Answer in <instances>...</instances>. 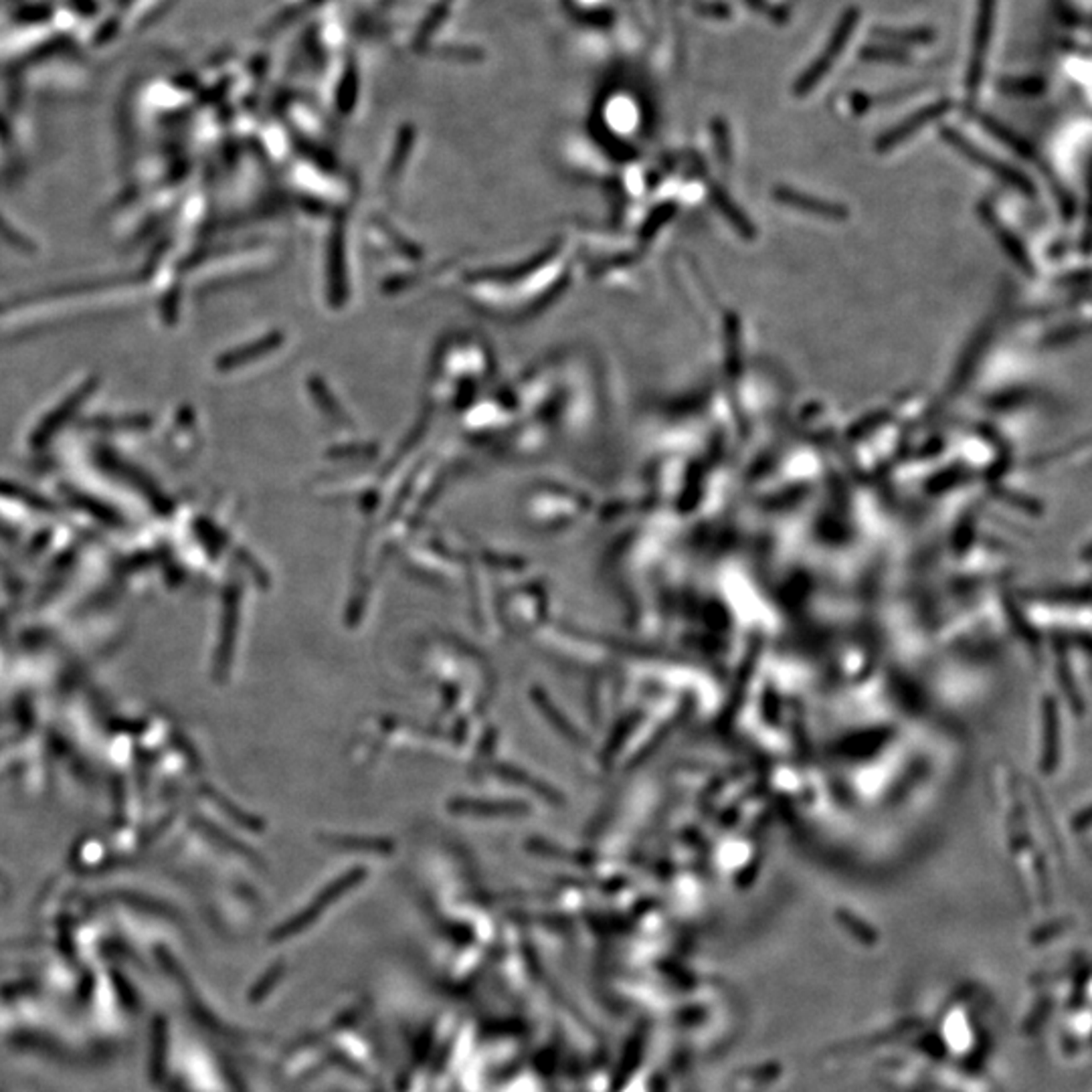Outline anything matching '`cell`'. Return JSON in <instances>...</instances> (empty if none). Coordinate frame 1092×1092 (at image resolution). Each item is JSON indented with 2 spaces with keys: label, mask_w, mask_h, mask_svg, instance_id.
I'll return each mask as SVG.
<instances>
[{
  "label": "cell",
  "mask_w": 1092,
  "mask_h": 1092,
  "mask_svg": "<svg viewBox=\"0 0 1092 1092\" xmlns=\"http://www.w3.org/2000/svg\"><path fill=\"white\" fill-rule=\"evenodd\" d=\"M713 132H714L716 148H718V152H720L718 156L726 162V160H729V156H730V140H729V128H726L723 118H720V120L716 118L714 123H713Z\"/></svg>",
  "instance_id": "12"
},
{
  "label": "cell",
  "mask_w": 1092,
  "mask_h": 1092,
  "mask_svg": "<svg viewBox=\"0 0 1092 1092\" xmlns=\"http://www.w3.org/2000/svg\"><path fill=\"white\" fill-rule=\"evenodd\" d=\"M775 196H777V201L783 202V205L792 206V209L809 212V215H819L832 221H842L848 217V211L844 209L842 205H838V202L819 199V196L807 195V192H799L795 189H789V186H779V189L775 191Z\"/></svg>",
  "instance_id": "5"
},
{
  "label": "cell",
  "mask_w": 1092,
  "mask_h": 1092,
  "mask_svg": "<svg viewBox=\"0 0 1092 1092\" xmlns=\"http://www.w3.org/2000/svg\"><path fill=\"white\" fill-rule=\"evenodd\" d=\"M973 118H975V120L980 122L981 126L985 128L987 132H990V134L995 136L997 140L1001 142V144L1011 148V150H1014L1016 154L1026 158V160H1036V150L1032 148L1030 142L1024 140L1021 136H1017L1016 132L1010 130V128L1003 126L1001 122L995 120V118L987 116V113H981V112H973Z\"/></svg>",
  "instance_id": "6"
},
{
  "label": "cell",
  "mask_w": 1092,
  "mask_h": 1092,
  "mask_svg": "<svg viewBox=\"0 0 1092 1092\" xmlns=\"http://www.w3.org/2000/svg\"><path fill=\"white\" fill-rule=\"evenodd\" d=\"M874 37L880 39L882 43H888V45L904 49L911 45H931L933 39H935V31L927 27H918V29L878 27L874 29Z\"/></svg>",
  "instance_id": "7"
},
{
  "label": "cell",
  "mask_w": 1092,
  "mask_h": 1092,
  "mask_svg": "<svg viewBox=\"0 0 1092 1092\" xmlns=\"http://www.w3.org/2000/svg\"><path fill=\"white\" fill-rule=\"evenodd\" d=\"M696 11H698L700 14H706V17H714V18H729L730 17L729 4H724V3L696 4Z\"/></svg>",
  "instance_id": "14"
},
{
  "label": "cell",
  "mask_w": 1092,
  "mask_h": 1092,
  "mask_svg": "<svg viewBox=\"0 0 1092 1092\" xmlns=\"http://www.w3.org/2000/svg\"><path fill=\"white\" fill-rule=\"evenodd\" d=\"M1046 83L1040 77H1010L1001 81V90L1016 96H1037L1044 91Z\"/></svg>",
  "instance_id": "11"
},
{
  "label": "cell",
  "mask_w": 1092,
  "mask_h": 1092,
  "mask_svg": "<svg viewBox=\"0 0 1092 1092\" xmlns=\"http://www.w3.org/2000/svg\"><path fill=\"white\" fill-rule=\"evenodd\" d=\"M714 202H716V206L720 209V212H724L726 219H729V223L733 225L734 229H739L740 233H743V237H749V239H750V237H755V227L749 223L747 217H745L743 212H740L739 206H736L734 202L729 199V195H726V192L716 191L714 192Z\"/></svg>",
  "instance_id": "10"
},
{
  "label": "cell",
  "mask_w": 1092,
  "mask_h": 1092,
  "mask_svg": "<svg viewBox=\"0 0 1092 1092\" xmlns=\"http://www.w3.org/2000/svg\"><path fill=\"white\" fill-rule=\"evenodd\" d=\"M859 23V11L858 7H848L846 11L842 13V17L838 18L836 27H833L832 34H829L828 43H825L819 55L805 67V71L795 79L793 83V93L797 97H805L809 96L819 83L823 81L825 76L829 73V69L836 65V61L839 55L844 53V49L848 47L849 39H852L854 31H856Z\"/></svg>",
  "instance_id": "1"
},
{
  "label": "cell",
  "mask_w": 1092,
  "mask_h": 1092,
  "mask_svg": "<svg viewBox=\"0 0 1092 1092\" xmlns=\"http://www.w3.org/2000/svg\"><path fill=\"white\" fill-rule=\"evenodd\" d=\"M938 134L943 136V140L948 142V144L955 148L957 152H961V154L965 156L967 160H971L973 165L985 168V170L991 172L993 176H997V179L1006 182V185L1014 186L1016 191L1024 192V195H1027V196L1036 195L1034 182L1027 179L1024 172H1020L1017 168L1010 166L1007 162H1003V160H1000V158L991 156L990 152H985L983 148L973 144L969 138L963 136L961 132L955 130V128H941V132H938Z\"/></svg>",
  "instance_id": "2"
},
{
  "label": "cell",
  "mask_w": 1092,
  "mask_h": 1092,
  "mask_svg": "<svg viewBox=\"0 0 1092 1092\" xmlns=\"http://www.w3.org/2000/svg\"><path fill=\"white\" fill-rule=\"evenodd\" d=\"M951 107H953L951 100H938L928 103L925 107H921V110L907 116L901 123H896V126L891 128L888 132H884V134L878 138L876 150L888 152L892 150V148L904 144V142H907L912 134H917V132H921L922 128H927L928 123L937 122L938 118H943L947 112H951Z\"/></svg>",
  "instance_id": "4"
},
{
  "label": "cell",
  "mask_w": 1092,
  "mask_h": 1092,
  "mask_svg": "<svg viewBox=\"0 0 1092 1092\" xmlns=\"http://www.w3.org/2000/svg\"><path fill=\"white\" fill-rule=\"evenodd\" d=\"M745 3H747L749 7H753L755 11L767 14V17L773 18V21H777V23L787 21V13H785V8L775 7V4H771L769 0H745Z\"/></svg>",
  "instance_id": "13"
},
{
  "label": "cell",
  "mask_w": 1092,
  "mask_h": 1092,
  "mask_svg": "<svg viewBox=\"0 0 1092 1092\" xmlns=\"http://www.w3.org/2000/svg\"><path fill=\"white\" fill-rule=\"evenodd\" d=\"M859 57H862L864 61L892 63V65L911 63V55L907 53V49L888 45V43H870V45L859 49Z\"/></svg>",
  "instance_id": "9"
},
{
  "label": "cell",
  "mask_w": 1092,
  "mask_h": 1092,
  "mask_svg": "<svg viewBox=\"0 0 1092 1092\" xmlns=\"http://www.w3.org/2000/svg\"><path fill=\"white\" fill-rule=\"evenodd\" d=\"M995 8H997V0H977L971 55H969V65H967V79H965L967 91H969L971 96H977V93H980L983 76H985L987 51H990L993 24H995Z\"/></svg>",
  "instance_id": "3"
},
{
  "label": "cell",
  "mask_w": 1092,
  "mask_h": 1092,
  "mask_svg": "<svg viewBox=\"0 0 1092 1092\" xmlns=\"http://www.w3.org/2000/svg\"><path fill=\"white\" fill-rule=\"evenodd\" d=\"M990 225H991V229L997 233V239H1000V243H1001L1003 249H1006V253L1016 261L1017 268H1020L1021 271H1026V274L1034 275V264H1032V259L1027 257V251L1024 249V247H1021L1020 241L1016 239V235L1010 233V231H1007L1006 227L997 223V221L993 219V217H990Z\"/></svg>",
  "instance_id": "8"
}]
</instances>
